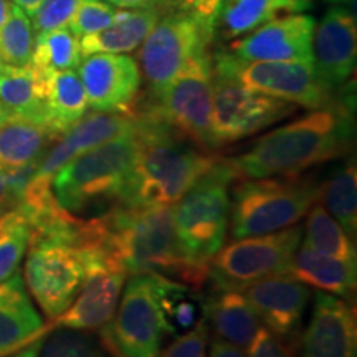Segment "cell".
<instances>
[{
	"label": "cell",
	"instance_id": "cell-24",
	"mask_svg": "<svg viewBox=\"0 0 357 357\" xmlns=\"http://www.w3.org/2000/svg\"><path fill=\"white\" fill-rule=\"evenodd\" d=\"M58 137L43 121L8 114L0 124V166L17 169L38 164Z\"/></svg>",
	"mask_w": 357,
	"mask_h": 357
},
{
	"label": "cell",
	"instance_id": "cell-50",
	"mask_svg": "<svg viewBox=\"0 0 357 357\" xmlns=\"http://www.w3.org/2000/svg\"><path fill=\"white\" fill-rule=\"evenodd\" d=\"M223 2H225V0H223Z\"/></svg>",
	"mask_w": 357,
	"mask_h": 357
},
{
	"label": "cell",
	"instance_id": "cell-28",
	"mask_svg": "<svg viewBox=\"0 0 357 357\" xmlns=\"http://www.w3.org/2000/svg\"><path fill=\"white\" fill-rule=\"evenodd\" d=\"M153 278L155 300L166 334L178 336L205 318L207 298L199 293V288H192L159 273H153Z\"/></svg>",
	"mask_w": 357,
	"mask_h": 357
},
{
	"label": "cell",
	"instance_id": "cell-32",
	"mask_svg": "<svg viewBox=\"0 0 357 357\" xmlns=\"http://www.w3.org/2000/svg\"><path fill=\"white\" fill-rule=\"evenodd\" d=\"M82 58L79 38L71 33L70 29H58L35 35L30 65L43 73L78 68Z\"/></svg>",
	"mask_w": 357,
	"mask_h": 357
},
{
	"label": "cell",
	"instance_id": "cell-25",
	"mask_svg": "<svg viewBox=\"0 0 357 357\" xmlns=\"http://www.w3.org/2000/svg\"><path fill=\"white\" fill-rule=\"evenodd\" d=\"M159 10L154 7L131 8L119 13L118 20L100 32L84 35L79 38L82 56L93 53H131L141 47L147 33L160 19Z\"/></svg>",
	"mask_w": 357,
	"mask_h": 357
},
{
	"label": "cell",
	"instance_id": "cell-1",
	"mask_svg": "<svg viewBox=\"0 0 357 357\" xmlns=\"http://www.w3.org/2000/svg\"><path fill=\"white\" fill-rule=\"evenodd\" d=\"M79 248L95 250L126 275L159 273L199 289L208 278V266L192 263L178 247L172 205H116L84 218Z\"/></svg>",
	"mask_w": 357,
	"mask_h": 357
},
{
	"label": "cell",
	"instance_id": "cell-27",
	"mask_svg": "<svg viewBox=\"0 0 357 357\" xmlns=\"http://www.w3.org/2000/svg\"><path fill=\"white\" fill-rule=\"evenodd\" d=\"M47 78L48 73L32 65L10 66L0 63V102L10 114L45 123Z\"/></svg>",
	"mask_w": 357,
	"mask_h": 357
},
{
	"label": "cell",
	"instance_id": "cell-35",
	"mask_svg": "<svg viewBox=\"0 0 357 357\" xmlns=\"http://www.w3.org/2000/svg\"><path fill=\"white\" fill-rule=\"evenodd\" d=\"M38 357H111L91 331L56 328L45 336Z\"/></svg>",
	"mask_w": 357,
	"mask_h": 357
},
{
	"label": "cell",
	"instance_id": "cell-45",
	"mask_svg": "<svg viewBox=\"0 0 357 357\" xmlns=\"http://www.w3.org/2000/svg\"><path fill=\"white\" fill-rule=\"evenodd\" d=\"M45 2H47V0H12L13 6L22 8V10L26 13V17H32Z\"/></svg>",
	"mask_w": 357,
	"mask_h": 357
},
{
	"label": "cell",
	"instance_id": "cell-3",
	"mask_svg": "<svg viewBox=\"0 0 357 357\" xmlns=\"http://www.w3.org/2000/svg\"><path fill=\"white\" fill-rule=\"evenodd\" d=\"M136 116V160L129 181L128 207L172 205L199 182L217 162L164 121L147 106Z\"/></svg>",
	"mask_w": 357,
	"mask_h": 357
},
{
	"label": "cell",
	"instance_id": "cell-13",
	"mask_svg": "<svg viewBox=\"0 0 357 357\" xmlns=\"http://www.w3.org/2000/svg\"><path fill=\"white\" fill-rule=\"evenodd\" d=\"M211 60L247 88L293 105L318 109L337 100L339 91L331 93L319 82L311 61H243L230 52L215 53Z\"/></svg>",
	"mask_w": 357,
	"mask_h": 357
},
{
	"label": "cell",
	"instance_id": "cell-29",
	"mask_svg": "<svg viewBox=\"0 0 357 357\" xmlns=\"http://www.w3.org/2000/svg\"><path fill=\"white\" fill-rule=\"evenodd\" d=\"M45 123L61 136L88 111L86 93L75 70L53 71L47 78Z\"/></svg>",
	"mask_w": 357,
	"mask_h": 357
},
{
	"label": "cell",
	"instance_id": "cell-49",
	"mask_svg": "<svg viewBox=\"0 0 357 357\" xmlns=\"http://www.w3.org/2000/svg\"><path fill=\"white\" fill-rule=\"evenodd\" d=\"M326 2H331V3H342V2H347V0H326Z\"/></svg>",
	"mask_w": 357,
	"mask_h": 357
},
{
	"label": "cell",
	"instance_id": "cell-15",
	"mask_svg": "<svg viewBox=\"0 0 357 357\" xmlns=\"http://www.w3.org/2000/svg\"><path fill=\"white\" fill-rule=\"evenodd\" d=\"M88 106L101 113H131L141 88L137 61L121 53H93L78 65Z\"/></svg>",
	"mask_w": 357,
	"mask_h": 357
},
{
	"label": "cell",
	"instance_id": "cell-10",
	"mask_svg": "<svg viewBox=\"0 0 357 357\" xmlns=\"http://www.w3.org/2000/svg\"><path fill=\"white\" fill-rule=\"evenodd\" d=\"M24 281L33 300L53 321L71 306L84 283L86 266L82 250L60 240H30Z\"/></svg>",
	"mask_w": 357,
	"mask_h": 357
},
{
	"label": "cell",
	"instance_id": "cell-41",
	"mask_svg": "<svg viewBox=\"0 0 357 357\" xmlns=\"http://www.w3.org/2000/svg\"><path fill=\"white\" fill-rule=\"evenodd\" d=\"M208 357H247V354L242 351V347L223 341L220 337H215L211 344Z\"/></svg>",
	"mask_w": 357,
	"mask_h": 357
},
{
	"label": "cell",
	"instance_id": "cell-38",
	"mask_svg": "<svg viewBox=\"0 0 357 357\" xmlns=\"http://www.w3.org/2000/svg\"><path fill=\"white\" fill-rule=\"evenodd\" d=\"M82 0H47L32 15L35 33H45L50 30L68 29L78 3Z\"/></svg>",
	"mask_w": 357,
	"mask_h": 357
},
{
	"label": "cell",
	"instance_id": "cell-18",
	"mask_svg": "<svg viewBox=\"0 0 357 357\" xmlns=\"http://www.w3.org/2000/svg\"><path fill=\"white\" fill-rule=\"evenodd\" d=\"M242 291L263 328L284 342L296 337L312 294L307 284L281 273L248 284Z\"/></svg>",
	"mask_w": 357,
	"mask_h": 357
},
{
	"label": "cell",
	"instance_id": "cell-40",
	"mask_svg": "<svg viewBox=\"0 0 357 357\" xmlns=\"http://www.w3.org/2000/svg\"><path fill=\"white\" fill-rule=\"evenodd\" d=\"M247 349V357H291V351H289L287 342L263 326H260Z\"/></svg>",
	"mask_w": 357,
	"mask_h": 357
},
{
	"label": "cell",
	"instance_id": "cell-17",
	"mask_svg": "<svg viewBox=\"0 0 357 357\" xmlns=\"http://www.w3.org/2000/svg\"><path fill=\"white\" fill-rule=\"evenodd\" d=\"M314 25L305 13L278 17L231 42L230 53L243 61H311Z\"/></svg>",
	"mask_w": 357,
	"mask_h": 357
},
{
	"label": "cell",
	"instance_id": "cell-4",
	"mask_svg": "<svg viewBox=\"0 0 357 357\" xmlns=\"http://www.w3.org/2000/svg\"><path fill=\"white\" fill-rule=\"evenodd\" d=\"M134 132L88 149L66 162L52 177V192L60 207L75 217H96L124 205L136 160Z\"/></svg>",
	"mask_w": 357,
	"mask_h": 357
},
{
	"label": "cell",
	"instance_id": "cell-36",
	"mask_svg": "<svg viewBox=\"0 0 357 357\" xmlns=\"http://www.w3.org/2000/svg\"><path fill=\"white\" fill-rule=\"evenodd\" d=\"M121 8L109 6L105 0H82L71 19L68 29L78 38L106 29L118 20Z\"/></svg>",
	"mask_w": 357,
	"mask_h": 357
},
{
	"label": "cell",
	"instance_id": "cell-39",
	"mask_svg": "<svg viewBox=\"0 0 357 357\" xmlns=\"http://www.w3.org/2000/svg\"><path fill=\"white\" fill-rule=\"evenodd\" d=\"M208 323L202 318L185 333L178 334L176 339L162 351L159 357H207Z\"/></svg>",
	"mask_w": 357,
	"mask_h": 357
},
{
	"label": "cell",
	"instance_id": "cell-2",
	"mask_svg": "<svg viewBox=\"0 0 357 357\" xmlns=\"http://www.w3.org/2000/svg\"><path fill=\"white\" fill-rule=\"evenodd\" d=\"M354 139V96L349 86L339 89L337 100L300 119L263 134L248 151L225 159L236 177H289L342 158Z\"/></svg>",
	"mask_w": 357,
	"mask_h": 357
},
{
	"label": "cell",
	"instance_id": "cell-30",
	"mask_svg": "<svg viewBox=\"0 0 357 357\" xmlns=\"http://www.w3.org/2000/svg\"><path fill=\"white\" fill-rule=\"evenodd\" d=\"M306 234L305 240L307 245L316 248L318 252L329 255L337 260L356 265V242L346 234L334 218L329 215L324 205H312L306 213Z\"/></svg>",
	"mask_w": 357,
	"mask_h": 357
},
{
	"label": "cell",
	"instance_id": "cell-44",
	"mask_svg": "<svg viewBox=\"0 0 357 357\" xmlns=\"http://www.w3.org/2000/svg\"><path fill=\"white\" fill-rule=\"evenodd\" d=\"M109 6L123 10H131V8H142L149 6V0H105Z\"/></svg>",
	"mask_w": 357,
	"mask_h": 357
},
{
	"label": "cell",
	"instance_id": "cell-21",
	"mask_svg": "<svg viewBox=\"0 0 357 357\" xmlns=\"http://www.w3.org/2000/svg\"><path fill=\"white\" fill-rule=\"evenodd\" d=\"M48 334L20 273L0 283V357Z\"/></svg>",
	"mask_w": 357,
	"mask_h": 357
},
{
	"label": "cell",
	"instance_id": "cell-6",
	"mask_svg": "<svg viewBox=\"0 0 357 357\" xmlns=\"http://www.w3.org/2000/svg\"><path fill=\"white\" fill-rule=\"evenodd\" d=\"M236 178L225 159H218L174 207L178 247L192 263L208 266L229 234L230 185Z\"/></svg>",
	"mask_w": 357,
	"mask_h": 357
},
{
	"label": "cell",
	"instance_id": "cell-46",
	"mask_svg": "<svg viewBox=\"0 0 357 357\" xmlns=\"http://www.w3.org/2000/svg\"><path fill=\"white\" fill-rule=\"evenodd\" d=\"M12 10V2L10 0H0V26L6 24Z\"/></svg>",
	"mask_w": 357,
	"mask_h": 357
},
{
	"label": "cell",
	"instance_id": "cell-12",
	"mask_svg": "<svg viewBox=\"0 0 357 357\" xmlns=\"http://www.w3.org/2000/svg\"><path fill=\"white\" fill-rule=\"evenodd\" d=\"M215 32L187 13H164L139 48L141 77L159 93L194 60L207 53Z\"/></svg>",
	"mask_w": 357,
	"mask_h": 357
},
{
	"label": "cell",
	"instance_id": "cell-37",
	"mask_svg": "<svg viewBox=\"0 0 357 357\" xmlns=\"http://www.w3.org/2000/svg\"><path fill=\"white\" fill-rule=\"evenodd\" d=\"M223 0H149V6L160 13H187L195 17L212 32H217V22Z\"/></svg>",
	"mask_w": 357,
	"mask_h": 357
},
{
	"label": "cell",
	"instance_id": "cell-16",
	"mask_svg": "<svg viewBox=\"0 0 357 357\" xmlns=\"http://www.w3.org/2000/svg\"><path fill=\"white\" fill-rule=\"evenodd\" d=\"M356 58L357 24L354 12L346 7H331L312 30V68L329 91L337 93L354 73Z\"/></svg>",
	"mask_w": 357,
	"mask_h": 357
},
{
	"label": "cell",
	"instance_id": "cell-43",
	"mask_svg": "<svg viewBox=\"0 0 357 357\" xmlns=\"http://www.w3.org/2000/svg\"><path fill=\"white\" fill-rule=\"evenodd\" d=\"M43 341H45V334L37 339H33L32 342H29V344L22 347V349L13 352L10 357H38V352L42 349Z\"/></svg>",
	"mask_w": 357,
	"mask_h": 357
},
{
	"label": "cell",
	"instance_id": "cell-11",
	"mask_svg": "<svg viewBox=\"0 0 357 357\" xmlns=\"http://www.w3.org/2000/svg\"><path fill=\"white\" fill-rule=\"evenodd\" d=\"M212 121L218 147L260 132L296 111L293 102L250 89L215 66H212Z\"/></svg>",
	"mask_w": 357,
	"mask_h": 357
},
{
	"label": "cell",
	"instance_id": "cell-23",
	"mask_svg": "<svg viewBox=\"0 0 357 357\" xmlns=\"http://www.w3.org/2000/svg\"><path fill=\"white\" fill-rule=\"evenodd\" d=\"M205 319L217 337L242 349L248 347L261 326L245 293L236 288H215L205 301Z\"/></svg>",
	"mask_w": 357,
	"mask_h": 357
},
{
	"label": "cell",
	"instance_id": "cell-31",
	"mask_svg": "<svg viewBox=\"0 0 357 357\" xmlns=\"http://www.w3.org/2000/svg\"><path fill=\"white\" fill-rule=\"evenodd\" d=\"M324 208L356 242L357 235V171L354 160L341 167L321 187Z\"/></svg>",
	"mask_w": 357,
	"mask_h": 357
},
{
	"label": "cell",
	"instance_id": "cell-20",
	"mask_svg": "<svg viewBox=\"0 0 357 357\" xmlns=\"http://www.w3.org/2000/svg\"><path fill=\"white\" fill-rule=\"evenodd\" d=\"M136 129V116L131 113H93L84 114L53 142L38 162L33 176L52 181L55 172L84 151L105 144L116 137L131 134Z\"/></svg>",
	"mask_w": 357,
	"mask_h": 357
},
{
	"label": "cell",
	"instance_id": "cell-5",
	"mask_svg": "<svg viewBox=\"0 0 357 357\" xmlns=\"http://www.w3.org/2000/svg\"><path fill=\"white\" fill-rule=\"evenodd\" d=\"M321 197L311 177L245 178L231 190L229 231L234 240L296 225Z\"/></svg>",
	"mask_w": 357,
	"mask_h": 357
},
{
	"label": "cell",
	"instance_id": "cell-22",
	"mask_svg": "<svg viewBox=\"0 0 357 357\" xmlns=\"http://www.w3.org/2000/svg\"><path fill=\"white\" fill-rule=\"evenodd\" d=\"M287 273L303 284H310L323 293L336 294L337 298H352L356 293V265L324 255L303 240L294 252Z\"/></svg>",
	"mask_w": 357,
	"mask_h": 357
},
{
	"label": "cell",
	"instance_id": "cell-7",
	"mask_svg": "<svg viewBox=\"0 0 357 357\" xmlns=\"http://www.w3.org/2000/svg\"><path fill=\"white\" fill-rule=\"evenodd\" d=\"M155 113L200 149H218L213 134L212 60L208 53L195 56L167 86L154 95Z\"/></svg>",
	"mask_w": 357,
	"mask_h": 357
},
{
	"label": "cell",
	"instance_id": "cell-47",
	"mask_svg": "<svg viewBox=\"0 0 357 357\" xmlns=\"http://www.w3.org/2000/svg\"><path fill=\"white\" fill-rule=\"evenodd\" d=\"M8 114H10V113H8V111L6 109V106H3L2 102H0V124L6 121V119L8 118Z\"/></svg>",
	"mask_w": 357,
	"mask_h": 357
},
{
	"label": "cell",
	"instance_id": "cell-34",
	"mask_svg": "<svg viewBox=\"0 0 357 357\" xmlns=\"http://www.w3.org/2000/svg\"><path fill=\"white\" fill-rule=\"evenodd\" d=\"M30 243V227L24 215L12 208L0 227V283L19 273Z\"/></svg>",
	"mask_w": 357,
	"mask_h": 357
},
{
	"label": "cell",
	"instance_id": "cell-48",
	"mask_svg": "<svg viewBox=\"0 0 357 357\" xmlns=\"http://www.w3.org/2000/svg\"><path fill=\"white\" fill-rule=\"evenodd\" d=\"M8 212H10V211H8ZM8 212H2V211H0V227H2L3 222H6Z\"/></svg>",
	"mask_w": 357,
	"mask_h": 357
},
{
	"label": "cell",
	"instance_id": "cell-19",
	"mask_svg": "<svg viewBox=\"0 0 357 357\" xmlns=\"http://www.w3.org/2000/svg\"><path fill=\"white\" fill-rule=\"evenodd\" d=\"M300 357H357V319L349 303L314 293L310 323L301 336Z\"/></svg>",
	"mask_w": 357,
	"mask_h": 357
},
{
	"label": "cell",
	"instance_id": "cell-33",
	"mask_svg": "<svg viewBox=\"0 0 357 357\" xmlns=\"http://www.w3.org/2000/svg\"><path fill=\"white\" fill-rule=\"evenodd\" d=\"M35 32L26 13L12 3L6 24L0 26V63L26 66L32 60Z\"/></svg>",
	"mask_w": 357,
	"mask_h": 357
},
{
	"label": "cell",
	"instance_id": "cell-42",
	"mask_svg": "<svg viewBox=\"0 0 357 357\" xmlns=\"http://www.w3.org/2000/svg\"><path fill=\"white\" fill-rule=\"evenodd\" d=\"M15 207H17V202H15V199L12 197L10 189H8L7 171H6V167L0 166V211L8 212Z\"/></svg>",
	"mask_w": 357,
	"mask_h": 357
},
{
	"label": "cell",
	"instance_id": "cell-26",
	"mask_svg": "<svg viewBox=\"0 0 357 357\" xmlns=\"http://www.w3.org/2000/svg\"><path fill=\"white\" fill-rule=\"evenodd\" d=\"M311 7L312 0H225L217 29L227 40H234L278 17L305 13Z\"/></svg>",
	"mask_w": 357,
	"mask_h": 357
},
{
	"label": "cell",
	"instance_id": "cell-8",
	"mask_svg": "<svg viewBox=\"0 0 357 357\" xmlns=\"http://www.w3.org/2000/svg\"><path fill=\"white\" fill-rule=\"evenodd\" d=\"M303 240L301 227L273 234L245 236L222 247L208 263V278L215 288L243 289L268 276L287 273Z\"/></svg>",
	"mask_w": 357,
	"mask_h": 357
},
{
	"label": "cell",
	"instance_id": "cell-14",
	"mask_svg": "<svg viewBox=\"0 0 357 357\" xmlns=\"http://www.w3.org/2000/svg\"><path fill=\"white\" fill-rule=\"evenodd\" d=\"M82 253L86 266L83 287L68 310L45 326L48 333L56 328L95 333L113 319L128 275L95 250H82Z\"/></svg>",
	"mask_w": 357,
	"mask_h": 357
},
{
	"label": "cell",
	"instance_id": "cell-9",
	"mask_svg": "<svg viewBox=\"0 0 357 357\" xmlns=\"http://www.w3.org/2000/svg\"><path fill=\"white\" fill-rule=\"evenodd\" d=\"M166 336L153 273L131 275L113 319L100 329L111 357H159Z\"/></svg>",
	"mask_w": 357,
	"mask_h": 357
}]
</instances>
